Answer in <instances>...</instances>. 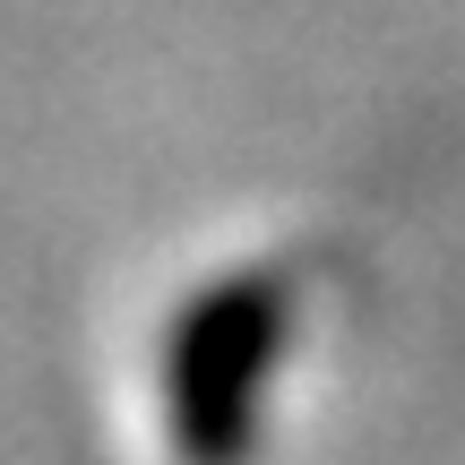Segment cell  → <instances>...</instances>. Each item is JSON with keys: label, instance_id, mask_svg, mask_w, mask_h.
I'll return each mask as SVG.
<instances>
[{"label": "cell", "instance_id": "cell-1", "mask_svg": "<svg viewBox=\"0 0 465 465\" xmlns=\"http://www.w3.org/2000/svg\"><path fill=\"white\" fill-rule=\"evenodd\" d=\"M293 293L276 267L216 276L173 311L164 328V440L182 465H250L259 405L284 362Z\"/></svg>", "mask_w": 465, "mask_h": 465}]
</instances>
